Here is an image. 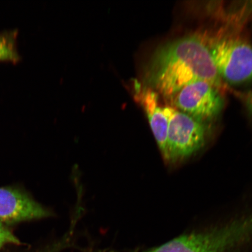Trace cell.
<instances>
[{"instance_id": "6da1fadb", "label": "cell", "mask_w": 252, "mask_h": 252, "mask_svg": "<svg viewBox=\"0 0 252 252\" xmlns=\"http://www.w3.org/2000/svg\"><path fill=\"white\" fill-rule=\"evenodd\" d=\"M146 80L167 99L195 81L209 82L220 90L222 87L209 46L197 36L182 37L159 47L148 65Z\"/></svg>"}, {"instance_id": "7a4b0ae2", "label": "cell", "mask_w": 252, "mask_h": 252, "mask_svg": "<svg viewBox=\"0 0 252 252\" xmlns=\"http://www.w3.org/2000/svg\"><path fill=\"white\" fill-rule=\"evenodd\" d=\"M252 241V215L206 231L183 235L145 252H239Z\"/></svg>"}, {"instance_id": "3957f363", "label": "cell", "mask_w": 252, "mask_h": 252, "mask_svg": "<svg viewBox=\"0 0 252 252\" xmlns=\"http://www.w3.org/2000/svg\"><path fill=\"white\" fill-rule=\"evenodd\" d=\"M209 47L222 80L232 84L252 80V44L234 37H225L214 41Z\"/></svg>"}, {"instance_id": "277c9868", "label": "cell", "mask_w": 252, "mask_h": 252, "mask_svg": "<svg viewBox=\"0 0 252 252\" xmlns=\"http://www.w3.org/2000/svg\"><path fill=\"white\" fill-rule=\"evenodd\" d=\"M169 120L168 161H175L193 155L206 141L205 123L170 105L164 107Z\"/></svg>"}, {"instance_id": "5b68a950", "label": "cell", "mask_w": 252, "mask_h": 252, "mask_svg": "<svg viewBox=\"0 0 252 252\" xmlns=\"http://www.w3.org/2000/svg\"><path fill=\"white\" fill-rule=\"evenodd\" d=\"M168 100L173 108L203 123L216 118L224 105L219 88L205 81L187 85Z\"/></svg>"}, {"instance_id": "8992f818", "label": "cell", "mask_w": 252, "mask_h": 252, "mask_svg": "<svg viewBox=\"0 0 252 252\" xmlns=\"http://www.w3.org/2000/svg\"><path fill=\"white\" fill-rule=\"evenodd\" d=\"M52 214L23 191L0 188V220L13 223L51 216Z\"/></svg>"}, {"instance_id": "52a82bcc", "label": "cell", "mask_w": 252, "mask_h": 252, "mask_svg": "<svg viewBox=\"0 0 252 252\" xmlns=\"http://www.w3.org/2000/svg\"><path fill=\"white\" fill-rule=\"evenodd\" d=\"M134 98L146 113L158 146L165 160H169L168 133L169 120L164 107L160 105L158 94L150 87L134 84Z\"/></svg>"}, {"instance_id": "ba28073f", "label": "cell", "mask_w": 252, "mask_h": 252, "mask_svg": "<svg viewBox=\"0 0 252 252\" xmlns=\"http://www.w3.org/2000/svg\"><path fill=\"white\" fill-rule=\"evenodd\" d=\"M18 34L17 29L0 32V62L17 63L21 61L17 46Z\"/></svg>"}, {"instance_id": "9c48e42d", "label": "cell", "mask_w": 252, "mask_h": 252, "mask_svg": "<svg viewBox=\"0 0 252 252\" xmlns=\"http://www.w3.org/2000/svg\"><path fill=\"white\" fill-rule=\"evenodd\" d=\"M7 244L19 245L20 241L7 228L0 231V249Z\"/></svg>"}, {"instance_id": "30bf717a", "label": "cell", "mask_w": 252, "mask_h": 252, "mask_svg": "<svg viewBox=\"0 0 252 252\" xmlns=\"http://www.w3.org/2000/svg\"><path fill=\"white\" fill-rule=\"evenodd\" d=\"M245 100L248 109L250 110L252 114V91L246 94Z\"/></svg>"}, {"instance_id": "8fae6325", "label": "cell", "mask_w": 252, "mask_h": 252, "mask_svg": "<svg viewBox=\"0 0 252 252\" xmlns=\"http://www.w3.org/2000/svg\"><path fill=\"white\" fill-rule=\"evenodd\" d=\"M7 229L4 225V223H2L1 220H0V231H2V230H4Z\"/></svg>"}]
</instances>
